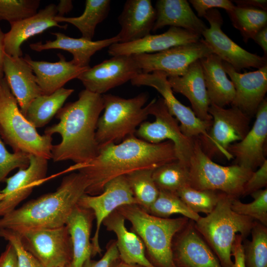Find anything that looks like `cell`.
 <instances>
[{
    "mask_svg": "<svg viewBox=\"0 0 267 267\" xmlns=\"http://www.w3.org/2000/svg\"><path fill=\"white\" fill-rule=\"evenodd\" d=\"M210 103L221 107L231 104L235 89L224 69L222 60L212 53L200 59Z\"/></svg>",
    "mask_w": 267,
    "mask_h": 267,
    "instance_id": "cell-31",
    "label": "cell"
},
{
    "mask_svg": "<svg viewBox=\"0 0 267 267\" xmlns=\"http://www.w3.org/2000/svg\"><path fill=\"white\" fill-rule=\"evenodd\" d=\"M149 105V114L153 115L155 120L141 123L136 130V136L154 144L172 141L178 161L188 167L194 138L188 137L182 133L178 121L169 113L162 97L154 98Z\"/></svg>",
    "mask_w": 267,
    "mask_h": 267,
    "instance_id": "cell-10",
    "label": "cell"
},
{
    "mask_svg": "<svg viewBox=\"0 0 267 267\" xmlns=\"http://www.w3.org/2000/svg\"><path fill=\"white\" fill-rule=\"evenodd\" d=\"M224 69L233 83L235 95L231 106L236 107L250 118L256 115L267 91V64L257 70L241 73L222 61Z\"/></svg>",
    "mask_w": 267,
    "mask_h": 267,
    "instance_id": "cell-19",
    "label": "cell"
},
{
    "mask_svg": "<svg viewBox=\"0 0 267 267\" xmlns=\"http://www.w3.org/2000/svg\"><path fill=\"white\" fill-rule=\"evenodd\" d=\"M110 0H86L82 15L78 17H57L58 22L70 23L81 33L82 37L92 41L96 26L107 17L110 9Z\"/></svg>",
    "mask_w": 267,
    "mask_h": 267,
    "instance_id": "cell-33",
    "label": "cell"
},
{
    "mask_svg": "<svg viewBox=\"0 0 267 267\" xmlns=\"http://www.w3.org/2000/svg\"><path fill=\"white\" fill-rule=\"evenodd\" d=\"M62 88L50 94H42L30 103L25 117L36 128L43 127L56 115L68 97L74 92Z\"/></svg>",
    "mask_w": 267,
    "mask_h": 267,
    "instance_id": "cell-32",
    "label": "cell"
},
{
    "mask_svg": "<svg viewBox=\"0 0 267 267\" xmlns=\"http://www.w3.org/2000/svg\"><path fill=\"white\" fill-rule=\"evenodd\" d=\"M251 129L241 141L232 143L228 152L235 158V164L251 169L260 167L266 160L265 143L267 138V99L258 107Z\"/></svg>",
    "mask_w": 267,
    "mask_h": 267,
    "instance_id": "cell-20",
    "label": "cell"
},
{
    "mask_svg": "<svg viewBox=\"0 0 267 267\" xmlns=\"http://www.w3.org/2000/svg\"><path fill=\"white\" fill-rule=\"evenodd\" d=\"M87 187L82 174L72 173L62 179L55 191L31 200L0 217V229L18 232L64 226Z\"/></svg>",
    "mask_w": 267,
    "mask_h": 267,
    "instance_id": "cell-3",
    "label": "cell"
},
{
    "mask_svg": "<svg viewBox=\"0 0 267 267\" xmlns=\"http://www.w3.org/2000/svg\"><path fill=\"white\" fill-rule=\"evenodd\" d=\"M213 53L203 38L194 43L153 53L133 55L142 73L161 71L168 77L180 76L193 62Z\"/></svg>",
    "mask_w": 267,
    "mask_h": 267,
    "instance_id": "cell-12",
    "label": "cell"
},
{
    "mask_svg": "<svg viewBox=\"0 0 267 267\" xmlns=\"http://www.w3.org/2000/svg\"><path fill=\"white\" fill-rule=\"evenodd\" d=\"M17 232L24 248L45 267H68L70 264L72 246L66 225Z\"/></svg>",
    "mask_w": 267,
    "mask_h": 267,
    "instance_id": "cell-11",
    "label": "cell"
},
{
    "mask_svg": "<svg viewBox=\"0 0 267 267\" xmlns=\"http://www.w3.org/2000/svg\"><path fill=\"white\" fill-rule=\"evenodd\" d=\"M78 205L92 211L96 220V228L91 239L92 257L101 255L99 242V231L103 221L119 207L137 204L125 175L117 177L108 182L103 192L96 195L85 193L79 199Z\"/></svg>",
    "mask_w": 267,
    "mask_h": 267,
    "instance_id": "cell-15",
    "label": "cell"
},
{
    "mask_svg": "<svg viewBox=\"0 0 267 267\" xmlns=\"http://www.w3.org/2000/svg\"><path fill=\"white\" fill-rule=\"evenodd\" d=\"M244 239L240 234H237L233 243L231 249V255L234 257L233 267H246L243 246Z\"/></svg>",
    "mask_w": 267,
    "mask_h": 267,
    "instance_id": "cell-47",
    "label": "cell"
},
{
    "mask_svg": "<svg viewBox=\"0 0 267 267\" xmlns=\"http://www.w3.org/2000/svg\"><path fill=\"white\" fill-rule=\"evenodd\" d=\"M0 267H17L16 252L9 243L0 255Z\"/></svg>",
    "mask_w": 267,
    "mask_h": 267,
    "instance_id": "cell-48",
    "label": "cell"
},
{
    "mask_svg": "<svg viewBox=\"0 0 267 267\" xmlns=\"http://www.w3.org/2000/svg\"><path fill=\"white\" fill-rule=\"evenodd\" d=\"M117 210L131 222V230L141 239L146 257L155 267H177L173 260V239L189 219L183 216L177 218L157 217L137 204L122 206Z\"/></svg>",
    "mask_w": 267,
    "mask_h": 267,
    "instance_id": "cell-4",
    "label": "cell"
},
{
    "mask_svg": "<svg viewBox=\"0 0 267 267\" xmlns=\"http://www.w3.org/2000/svg\"><path fill=\"white\" fill-rule=\"evenodd\" d=\"M233 198L222 193L213 211L194 222V225L217 256L223 267H233L231 249L236 236L244 239L250 233L254 220L234 212Z\"/></svg>",
    "mask_w": 267,
    "mask_h": 267,
    "instance_id": "cell-5",
    "label": "cell"
},
{
    "mask_svg": "<svg viewBox=\"0 0 267 267\" xmlns=\"http://www.w3.org/2000/svg\"><path fill=\"white\" fill-rule=\"evenodd\" d=\"M3 72L4 77L17 101L20 110L25 117L32 101L44 94L36 82L35 75L24 58L12 57L6 53Z\"/></svg>",
    "mask_w": 267,
    "mask_h": 267,
    "instance_id": "cell-23",
    "label": "cell"
},
{
    "mask_svg": "<svg viewBox=\"0 0 267 267\" xmlns=\"http://www.w3.org/2000/svg\"><path fill=\"white\" fill-rule=\"evenodd\" d=\"M222 192L197 190L190 186L179 190L177 194L193 212L208 215L211 213L217 204Z\"/></svg>",
    "mask_w": 267,
    "mask_h": 267,
    "instance_id": "cell-39",
    "label": "cell"
},
{
    "mask_svg": "<svg viewBox=\"0 0 267 267\" xmlns=\"http://www.w3.org/2000/svg\"><path fill=\"white\" fill-rule=\"evenodd\" d=\"M239 6L254 7L263 10L267 9V0H238L232 1Z\"/></svg>",
    "mask_w": 267,
    "mask_h": 267,
    "instance_id": "cell-49",
    "label": "cell"
},
{
    "mask_svg": "<svg viewBox=\"0 0 267 267\" xmlns=\"http://www.w3.org/2000/svg\"><path fill=\"white\" fill-rule=\"evenodd\" d=\"M172 252L177 267H223L190 220L174 237Z\"/></svg>",
    "mask_w": 267,
    "mask_h": 267,
    "instance_id": "cell-17",
    "label": "cell"
},
{
    "mask_svg": "<svg viewBox=\"0 0 267 267\" xmlns=\"http://www.w3.org/2000/svg\"><path fill=\"white\" fill-rule=\"evenodd\" d=\"M167 79L173 92L180 93L189 100L197 117L203 121H212L208 112L211 103L200 60L191 64L184 75Z\"/></svg>",
    "mask_w": 267,
    "mask_h": 267,
    "instance_id": "cell-24",
    "label": "cell"
},
{
    "mask_svg": "<svg viewBox=\"0 0 267 267\" xmlns=\"http://www.w3.org/2000/svg\"><path fill=\"white\" fill-rule=\"evenodd\" d=\"M226 12L233 26L240 31L245 43L253 39L258 32L267 26V10L235 6L232 10Z\"/></svg>",
    "mask_w": 267,
    "mask_h": 267,
    "instance_id": "cell-34",
    "label": "cell"
},
{
    "mask_svg": "<svg viewBox=\"0 0 267 267\" xmlns=\"http://www.w3.org/2000/svg\"><path fill=\"white\" fill-rule=\"evenodd\" d=\"M147 212L162 218H169L173 215L180 214L194 222L197 221L201 217L199 214L192 211L176 193L163 190H159L157 198Z\"/></svg>",
    "mask_w": 267,
    "mask_h": 267,
    "instance_id": "cell-38",
    "label": "cell"
},
{
    "mask_svg": "<svg viewBox=\"0 0 267 267\" xmlns=\"http://www.w3.org/2000/svg\"><path fill=\"white\" fill-rule=\"evenodd\" d=\"M4 197V195L1 193H0V201Z\"/></svg>",
    "mask_w": 267,
    "mask_h": 267,
    "instance_id": "cell-54",
    "label": "cell"
},
{
    "mask_svg": "<svg viewBox=\"0 0 267 267\" xmlns=\"http://www.w3.org/2000/svg\"><path fill=\"white\" fill-rule=\"evenodd\" d=\"M201 36L186 30L170 27L165 32L149 34L139 40L127 43H117L108 47V52L112 56L153 53L173 47L198 42Z\"/></svg>",
    "mask_w": 267,
    "mask_h": 267,
    "instance_id": "cell-21",
    "label": "cell"
},
{
    "mask_svg": "<svg viewBox=\"0 0 267 267\" xmlns=\"http://www.w3.org/2000/svg\"><path fill=\"white\" fill-rule=\"evenodd\" d=\"M5 55L4 33L0 28V81L4 78L3 64Z\"/></svg>",
    "mask_w": 267,
    "mask_h": 267,
    "instance_id": "cell-52",
    "label": "cell"
},
{
    "mask_svg": "<svg viewBox=\"0 0 267 267\" xmlns=\"http://www.w3.org/2000/svg\"><path fill=\"white\" fill-rule=\"evenodd\" d=\"M188 170L191 187L222 192L233 198L242 195L244 184L254 172L236 164L223 166L215 163L203 151L197 137L194 138Z\"/></svg>",
    "mask_w": 267,
    "mask_h": 267,
    "instance_id": "cell-8",
    "label": "cell"
},
{
    "mask_svg": "<svg viewBox=\"0 0 267 267\" xmlns=\"http://www.w3.org/2000/svg\"><path fill=\"white\" fill-rule=\"evenodd\" d=\"M48 160L29 155V164L11 177L6 178V186L0 191L4 197L0 201V218L15 210L32 192L34 188L47 180Z\"/></svg>",
    "mask_w": 267,
    "mask_h": 267,
    "instance_id": "cell-18",
    "label": "cell"
},
{
    "mask_svg": "<svg viewBox=\"0 0 267 267\" xmlns=\"http://www.w3.org/2000/svg\"><path fill=\"white\" fill-rule=\"evenodd\" d=\"M208 112L212 117L208 136L197 137L202 150L210 158L221 153L228 160L233 159L228 148L247 134L250 118L236 107L225 109L212 103Z\"/></svg>",
    "mask_w": 267,
    "mask_h": 267,
    "instance_id": "cell-9",
    "label": "cell"
},
{
    "mask_svg": "<svg viewBox=\"0 0 267 267\" xmlns=\"http://www.w3.org/2000/svg\"><path fill=\"white\" fill-rule=\"evenodd\" d=\"M125 219L117 210L114 211L103 221L106 229L116 236V245L120 260L144 267H155L147 259L145 246L140 237L125 226Z\"/></svg>",
    "mask_w": 267,
    "mask_h": 267,
    "instance_id": "cell-29",
    "label": "cell"
},
{
    "mask_svg": "<svg viewBox=\"0 0 267 267\" xmlns=\"http://www.w3.org/2000/svg\"><path fill=\"white\" fill-rule=\"evenodd\" d=\"M177 160L172 141L150 143L133 135L118 143L99 147L94 158L86 163L75 164L64 172L82 174L88 182L86 193L96 195L103 192L108 182L117 177L141 169L154 170Z\"/></svg>",
    "mask_w": 267,
    "mask_h": 267,
    "instance_id": "cell-1",
    "label": "cell"
},
{
    "mask_svg": "<svg viewBox=\"0 0 267 267\" xmlns=\"http://www.w3.org/2000/svg\"><path fill=\"white\" fill-rule=\"evenodd\" d=\"M120 259L116 240H110L106 245V251L97 261L91 259L87 260L83 267H110L116 261Z\"/></svg>",
    "mask_w": 267,
    "mask_h": 267,
    "instance_id": "cell-46",
    "label": "cell"
},
{
    "mask_svg": "<svg viewBox=\"0 0 267 267\" xmlns=\"http://www.w3.org/2000/svg\"><path fill=\"white\" fill-rule=\"evenodd\" d=\"M253 40L262 47L264 52V56L267 57V26L265 27L258 32L253 37Z\"/></svg>",
    "mask_w": 267,
    "mask_h": 267,
    "instance_id": "cell-50",
    "label": "cell"
},
{
    "mask_svg": "<svg viewBox=\"0 0 267 267\" xmlns=\"http://www.w3.org/2000/svg\"><path fill=\"white\" fill-rule=\"evenodd\" d=\"M204 17L208 21L210 27H207L201 36L213 53L223 61L231 65L238 72L241 69L251 67L258 69L267 64V57L248 52L222 31L223 19L218 9L208 11Z\"/></svg>",
    "mask_w": 267,
    "mask_h": 267,
    "instance_id": "cell-14",
    "label": "cell"
},
{
    "mask_svg": "<svg viewBox=\"0 0 267 267\" xmlns=\"http://www.w3.org/2000/svg\"><path fill=\"white\" fill-rule=\"evenodd\" d=\"M51 34L55 36V40L47 41L44 44L42 42L31 44L30 48L36 51L51 49L67 51L73 55L71 61L77 66L84 68L90 67L89 63L91 57L97 51L120 42L117 35L110 38L93 41L82 37L72 38L60 32Z\"/></svg>",
    "mask_w": 267,
    "mask_h": 267,
    "instance_id": "cell-27",
    "label": "cell"
},
{
    "mask_svg": "<svg viewBox=\"0 0 267 267\" xmlns=\"http://www.w3.org/2000/svg\"><path fill=\"white\" fill-rule=\"evenodd\" d=\"M110 267H144L137 264L126 263L119 259L114 262Z\"/></svg>",
    "mask_w": 267,
    "mask_h": 267,
    "instance_id": "cell-53",
    "label": "cell"
},
{
    "mask_svg": "<svg viewBox=\"0 0 267 267\" xmlns=\"http://www.w3.org/2000/svg\"><path fill=\"white\" fill-rule=\"evenodd\" d=\"M154 32L166 26L182 28L201 37L207 28L193 12L186 0H158L155 4Z\"/></svg>",
    "mask_w": 267,
    "mask_h": 267,
    "instance_id": "cell-30",
    "label": "cell"
},
{
    "mask_svg": "<svg viewBox=\"0 0 267 267\" xmlns=\"http://www.w3.org/2000/svg\"><path fill=\"white\" fill-rule=\"evenodd\" d=\"M39 0H0V21L9 24L31 17L37 13Z\"/></svg>",
    "mask_w": 267,
    "mask_h": 267,
    "instance_id": "cell-41",
    "label": "cell"
},
{
    "mask_svg": "<svg viewBox=\"0 0 267 267\" xmlns=\"http://www.w3.org/2000/svg\"><path fill=\"white\" fill-rule=\"evenodd\" d=\"M267 185V160L259 169L254 171L244 184L242 196L251 195L252 193L266 187Z\"/></svg>",
    "mask_w": 267,
    "mask_h": 267,
    "instance_id": "cell-44",
    "label": "cell"
},
{
    "mask_svg": "<svg viewBox=\"0 0 267 267\" xmlns=\"http://www.w3.org/2000/svg\"><path fill=\"white\" fill-rule=\"evenodd\" d=\"M4 77L0 81V135L13 152L51 159L52 136L41 135L26 118Z\"/></svg>",
    "mask_w": 267,
    "mask_h": 267,
    "instance_id": "cell-6",
    "label": "cell"
},
{
    "mask_svg": "<svg viewBox=\"0 0 267 267\" xmlns=\"http://www.w3.org/2000/svg\"><path fill=\"white\" fill-rule=\"evenodd\" d=\"M0 237L10 243L15 249L17 267H45L22 244L19 234L13 230L0 229Z\"/></svg>",
    "mask_w": 267,
    "mask_h": 267,
    "instance_id": "cell-43",
    "label": "cell"
},
{
    "mask_svg": "<svg viewBox=\"0 0 267 267\" xmlns=\"http://www.w3.org/2000/svg\"><path fill=\"white\" fill-rule=\"evenodd\" d=\"M102 97L104 111L98 119L95 134L99 148L135 135L137 127L149 115V103L144 106L147 93L128 99L111 94H102Z\"/></svg>",
    "mask_w": 267,
    "mask_h": 267,
    "instance_id": "cell-7",
    "label": "cell"
},
{
    "mask_svg": "<svg viewBox=\"0 0 267 267\" xmlns=\"http://www.w3.org/2000/svg\"><path fill=\"white\" fill-rule=\"evenodd\" d=\"M142 73L133 55H118L89 67L77 78L85 89L102 95Z\"/></svg>",
    "mask_w": 267,
    "mask_h": 267,
    "instance_id": "cell-16",
    "label": "cell"
},
{
    "mask_svg": "<svg viewBox=\"0 0 267 267\" xmlns=\"http://www.w3.org/2000/svg\"><path fill=\"white\" fill-rule=\"evenodd\" d=\"M56 16V5L51 3L31 17L10 23V29L4 33L5 53L12 57H22L21 46L28 39L51 27L66 29V26L60 25L55 21Z\"/></svg>",
    "mask_w": 267,
    "mask_h": 267,
    "instance_id": "cell-22",
    "label": "cell"
},
{
    "mask_svg": "<svg viewBox=\"0 0 267 267\" xmlns=\"http://www.w3.org/2000/svg\"><path fill=\"white\" fill-rule=\"evenodd\" d=\"M58 56L59 60L55 62L33 60L26 55L25 60L31 66L36 77L37 84L44 94H50L63 88L71 80L77 78L89 67H81L71 60H66L61 54Z\"/></svg>",
    "mask_w": 267,
    "mask_h": 267,
    "instance_id": "cell-26",
    "label": "cell"
},
{
    "mask_svg": "<svg viewBox=\"0 0 267 267\" xmlns=\"http://www.w3.org/2000/svg\"><path fill=\"white\" fill-rule=\"evenodd\" d=\"M189 3L194 7L198 16L203 17L208 11L214 8H223L228 11L235 7L232 1L228 0H190Z\"/></svg>",
    "mask_w": 267,
    "mask_h": 267,
    "instance_id": "cell-45",
    "label": "cell"
},
{
    "mask_svg": "<svg viewBox=\"0 0 267 267\" xmlns=\"http://www.w3.org/2000/svg\"><path fill=\"white\" fill-rule=\"evenodd\" d=\"M29 155L22 152H8L0 135V183L13 170L27 168L29 164Z\"/></svg>",
    "mask_w": 267,
    "mask_h": 267,
    "instance_id": "cell-42",
    "label": "cell"
},
{
    "mask_svg": "<svg viewBox=\"0 0 267 267\" xmlns=\"http://www.w3.org/2000/svg\"><path fill=\"white\" fill-rule=\"evenodd\" d=\"M95 219L90 209L78 204L69 216L65 225L72 246V259L68 267H83L85 262L92 257L90 234Z\"/></svg>",
    "mask_w": 267,
    "mask_h": 267,
    "instance_id": "cell-28",
    "label": "cell"
},
{
    "mask_svg": "<svg viewBox=\"0 0 267 267\" xmlns=\"http://www.w3.org/2000/svg\"><path fill=\"white\" fill-rule=\"evenodd\" d=\"M251 240H243L246 267H267V227L254 221Z\"/></svg>",
    "mask_w": 267,
    "mask_h": 267,
    "instance_id": "cell-37",
    "label": "cell"
},
{
    "mask_svg": "<svg viewBox=\"0 0 267 267\" xmlns=\"http://www.w3.org/2000/svg\"><path fill=\"white\" fill-rule=\"evenodd\" d=\"M152 177L159 190L177 194L182 188L190 186L188 167L178 160L155 169Z\"/></svg>",
    "mask_w": 267,
    "mask_h": 267,
    "instance_id": "cell-35",
    "label": "cell"
},
{
    "mask_svg": "<svg viewBox=\"0 0 267 267\" xmlns=\"http://www.w3.org/2000/svg\"><path fill=\"white\" fill-rule=\"evenodd\" d=\"M73 7L72 1L71 0H61L56 5L57 17H62L70 11Z\"/></svg>",
    "mask_w": 267,
    "mask_h": 267,
    "instance_id": "cell-51",
    "label": "cell"
},
{
    "mask_svg": "<svg viewBox=\"0 0 267 267\" xmlns=\"http://www.w3.org/2000/svg\"><path fill=\"white\" fill-rule=\"evenodd\" d=\"M153 170L141 169L125 175L137 205L146 212L159 193L152 177Z\"/></svg>",
    "mask_w": 267,
    "mask_h": 267,
    "instance_id": "cell-36",
    "label": "cell"
},
{
    "mask_svg": "<svg viewBox=\"0 0 267 267\" xmlns=\"http://www.w3.org/2000/svg\"><path fill=\"white\" fill-rule=\"evenodd\" d=\"M167 78V75L161 71L141 73L131 82L135 86L152 87L159 92L169 113L180 123V131L184 135L192 138L200 136L207 137L212 121L201 120L196 117L190 108L178 100L173 93Z\"/></svg>",
    "mask_w": 267,
    "mask_h": 267,
    "instance_id": "cell-13",
    "label": "cell"
},
{
    "mask_svg": "<svg viewBox=\"0 0 267 267\" xmlns=\"http://www.w3.org/2000/svg\"><path fill=\"white\" fill-rule=\"evenodd\" d=\"M253 201L244 203L238 198L231 200V207L235 213L249 217L267 226V189H260L251 194Z\"/></svg>",
    "mask_w": 267,
    "mask_h": 267,
    "instance_id": "cell-40",
    "label": "cell"
},
{
    "mask_svg": "<svg viewBox=\"0 0 267 267\" xmlns=\"http://www.w3.org/2000/svg\"><path fill=\"white\" fill-rule=\"evenodd\" d=\"M155 19L156 11L150 0H127L118 18L119 43L135 41L150 34Z\"/></svg>",
    "mask_w": 267,
    "mask_h": 267,
    "instance_id": "cell-25",
    "label": "cell"
},
{
    "mask_svg": "<svg viewBox=\"0 0 267 267\" xmlns=\"http://www.w3.org/2000/svg\"><path fill=\"white\" fill-rule=\"evenodd\" d=\"M104 109L102 95L82 90L78 99L69 102L57 113L58 123L47 128L45 134H60L61 140L53 145L51 159L54 162L71 160L75 164L87 162L98 154L96 140L97 124Z\"/></svg>",
    "mask_w": 267,
    "mask_h": 267,
    "instance_id": "cell-2",
    "label": "cell"
}]
</instances>
